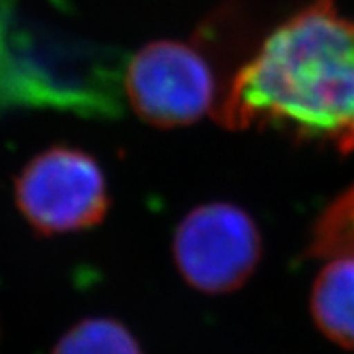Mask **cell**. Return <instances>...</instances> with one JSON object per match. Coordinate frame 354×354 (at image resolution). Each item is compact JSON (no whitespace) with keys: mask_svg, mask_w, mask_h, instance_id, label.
Listing matches in <instances>:
<instances>
[{"mask_svg":"<svg viewBox=\"0 0 354 354\" xmlns=\"http://www.w3.org/2000/svg\"><path fill=\"white\" fill-rule=\"evenodd\" d=\"M214 118L228 131L271 129L354 152V19L313 0L235 71Z\"/></svg>","mask_w":354,"mask_h":354,"instance_id":"cell-1","label":"cell"},{"mask_svg":"<svg viewBox=\"0 0 354 354\" xmlns=\"http://www.w3.org/2000/svg\"><path fill=\"white\" fill-rule=\"evenodd\" d=\"M15 203L35 232L66 235L102 223L111 197L93 156L56 145L24 165L15 179Z\"/></svg>","mask_w":354,"mask_h":354,"instance_id":"cell-2","label":"cell"},{"mask_svg":"<svg viewBox=\"0 0 354 354\" xmlns=\"http://www.w3.org/2000/svg\"><path fill=\"white\" fill-rule=\"evenodd\" d=\"M174 262L187 284L208 295L237 291L255 273L262 237L255 219L241 206H196L177 224Z\"/></svg>","mask_w":354,"mask_h":354,"instance_id":"cell-3","label":"cell"},{"mask_svg":"<svg viewBox=\"0 0 354 354\" xmlns=\"http://www.w3.org/2000/svg\"><path fill=\"white\" fill-rule=\"evenodd\" d=\"M125 96L143 122L159 129L190 125L219 103L208 58L177 40L147 44L127 62Z\"/></svg>","mask_w":354,"mask_h":354,"instance_id":"cell-4","label":"cell"},{"mask_svg":"<svg viewBox=\"0 0 354 354\" xmlns=\"http://www.w3.org/2000/svg\"><path fill=\"white\" fill-rule=\"evenodd\" d=\"M309 308L322 335L354 351V257L327 259L313 282Z\"/></svg>","mask_w":354,"mask_h":354,"instance_id":"cell-5","label":"cell"},{"mask_svg":"<svg viewBox=\"0 0 354 354\" xmlns=\"http://www.w3.org/2000/svg\"><path fill=\"white\" fill-rule=\"evenodd\" d=\"M51 354H143V351L122 322L96 317L71 327Z\"/></svg>","mask_w":354,"mask_h":354,"instance_id":"cell-6","label":"cell"},{"mask_svg":"<svg viewBox=\"0 0 354 354\" xmlns=\"http://www.w3.org/2000/svg\"><path fill=\"white\" fill-rule=\"evenodd\" d=\"M306 255L311 259L354 257V185L318 215Z\"/></svg>","mask_w":354,"mask_h":354,"instance_id":"cell-7","label":"cell"}]
</instances>
